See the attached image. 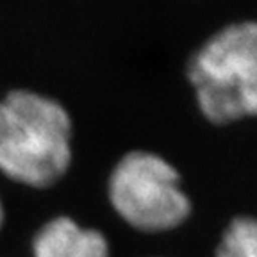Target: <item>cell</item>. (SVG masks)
Masks as SVG:
<instances>
[{
    "label": "cell",
    "mask_w": 257,
    "mask_h": 257,
    "mask_svg": "<svg viewBox=\"0 0 257 257\" xmlns=\"http://www.w3.org/2000/svg\"><path fill=\"white\" fill-rule=\"evenodd\" d=\"M73 123L56 98L11 89L0 96V172L29 188H48L72 165Z\"/></svg>",
    "instance_id": "6da1fadb"
},
{
    "label": "cell",
    "mask_w": 257,
    "mask_h": 257,
    "mask_svg": "<svg viewBox=\"0 0 257 257\" xmlns=\"http://www.w3.org/2000/svg\"><path fill=\"white\" fill-rule=\"evenodd\" d=\"M32 257H111L100 230L82 227L70 216H56L32 237Z\"/></svg>",
    "instance_id": "277c9868"
},
{
    "label": "cell",
    "mask_w": 257,
    "mask_h": 257,
    "mask_svg": "<svg viewBox=\"0 0 257 257\" xmlns=\"http://www.w3.org/2000/svg\"><path fill=\"white\" fill-rule=\"evenodd\" d=\"M107 195L118 216L141 232L173 230L191 214L179 172L147 150H133L118 161L109 175Z\"/></svg>",
    "instance_id": "3957f363"
},
{
    "label": "cell",
    "mask_w": 257,
    "mask_h": 257,
    "mask_svg": "<svg viewBox=\"0 0 257 257\" xmlns=\"http://www.w3.org/2000/svg\"><path fill=\"white\" fill-rule=\"evenodd\" d=\"M198 107L211 123L257 116V22L221 27L186 64Z\"/></svg>",
    "instance_id": "7a4b0ae2"
},
{
    "label": "cell",
    "mask_w": 257,
    "mask_h": 257,
    "mask_svg": "<svg viewBox=\"0 0 257 257\" xmlns=\"http://www.w3.org/2000/svg\"><path fill=\"white\" fill-rule=\"evenodd\" d=\"M216 257H257V218H234L221 234Z\"/></svg>",
    "instance_id": "5b68a950"
},
{
    "label": "cell",
    "mask_w": 257,
    "mask_h": 257,
    "mask_svg": "<svg viewBox=\"0 0 257 257\" xmlns=\"http://www.w3.org/2000/svg\"><path fill=\"white\" fill-rule=\"evenodd\" d=\"M4 220H6V209H4L2 197H0V230H2V227H4Z\"/></svg>",
    "instance_id": "8992f818"
}]
</instances>
